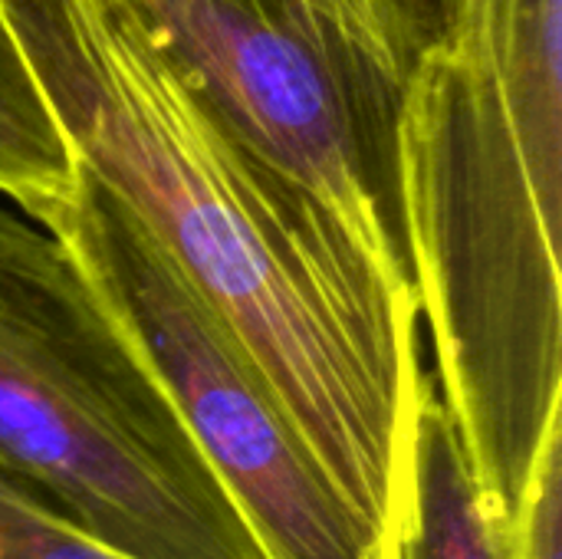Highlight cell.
Wrapping results in <instances>:
<instances>
[{
    "label": "cell",
    "instance_id": "cell-1",
    "mask_svg": "<svg viewBox=\"0 0 562 559\" xmlns=\"http://www.w3.org/2000/svg\"><path fill=\"white\" fill-rule=\"evenodd\" d=\"M72 155L231 326L296 432L405 559L428 382L418 300L306 191L234 155L115 0H0Z\"/></svg>",
    "mask_w": 562,
    "mask_h": 559
},
{
    "label": "cell",
    "instance_id": "cell-2",
    "mask_svg": "<svg viewBox=\"0 0 562 559\" xmlns=\"http://www.w3.org/2000/svg\"><path fill=\"white\" fill-rule=\"evenodd\" d=\"M402 214L435 392L497 521L562 428V0H461L402 112Z\"/></svg>",
    "mask_w": 562,
    "mask_h": 559
},
{
    "label": "cell",
    "instance_id": "cell-3",
    "mask_svg": "<svg viewBox=\"0 0 562 559\" xmlns=\"http://www.w3.org/2000/svg\"><path fill=\"white\" fill-rule=\"evenodd\" d=\"M0 468L125 559H267L66 247L0 208Z\"/></svg>",
    "mask_w": 562,
    "mask_h": 559
},
{
    "label": "cell",
    "instance_id": "cell-4",
    "mask_svg": "<svg viewBox=\"0 0 562 559\" xmlns=\"http://www.w3.org/2000/svg\"><path fill=\"white\" fill-rule=\"evenodd\" d=\"M115 3L234 155L326 204L412 287L402 112L435 33L316 0Z\"/></svg>",
    "mask_w": 562,
    "mask_h": 559
},
{
    "label": "cell",
    "instance_id": "cell-5",
    "mask_svg": "<svg viewBox=\"0 0 562 559\" xmlns=\"http://www.w3.org/2000/svg\"><path fill=\"white\" fill-rule=\"evenodd\" d=\"M20 214L76 260L267 559H389L231 326L112 194L76 165L66 191L30 201Z\"/></svg>",
    "mask_w": 562,
    "mask_h": 559
},
{
    "label": "cell",
    "instance_id": "cell-6",
    "mask_svg": "<svg viewBox=\"0 0 562 559\" xmlns=\"http://www.w3.org/2000/svg\"><path fill=\"white\" fill-rule=\"evenodd\" d=\"M405 559H517V537L487 504L431 376L415 415Z\"/></svg>",
    "mask_w": 562,
    "mask_h": 559
},
{
    "label": "cell",
    "instance_id": "cell-7",
    "mask_svg": "<svg viewBox=\"0 0 562 559\" xmlns=\"http://www.w3.org/2000/svg\"><path fill=\"white\" fill-rule=\"evenodd\" d=\"M76 161L0 13V194L20 211L69 188Z\"/></svg>",
    "mask_w": 562,
    "mask_h": 559
},
{
    "label": "cell",
    "instance_id": "cell-8",
    "mask_svg": "<svg viewBox=\"0 0 562 559\" xmlns=\"http://www.w3.org/2000/svg\"><path fill=\"white\" fill-rule=\"evenodd\" d=\"M0 559H125L72 527L33 484L0 468Z\"/></svg>",
    "mask_w": 562,
    "mask_h": 559
},
{
    "label": "cell",
    "instance_id": "cell-9",
    "mask_svg": "<svg viewBox=\"0 0 562 559\" xmlns=\"http://www.w3.org/2000/svg\"><path fill=\"white\" fill-rule=\"evenodd\" d=\"M517 559H562V428L543 445L517 524Z\"/></svg>",
    "mask_w": 562,
    "mask_h": 559
},
{
    "label": "cell",
    "instance_id": "cell-10",
    "mask_svg": "<svg viewBox=\"0 0 562 559\" xmlns=\"http://www.w3.org/2000/svg\"><path fill=\"white\" fill-rule=\"evenodd\" d=\"M316 3H329V7L349 10L356 16L375 20V23L422 30V33H438V26H441L435 0H316Z\"/></svg>",
    "mask_w": 562,
    "mask_h": 559
},
{
    "label": "cell",
    "instance_id": "cell-11",
    "mask_svg": "<svg viewBox=\"0 0 562 559\" xmlns=\"http://www.w3.org/2000/svg\"><path fill=\"white\" fill-rule=\"evenodd\" d=\"M461 0H435V7H438V16H448L454 7H458Z\"/></svg>",
    "mask_w": 562,
    "mask_h": 559
}]
</instances>
